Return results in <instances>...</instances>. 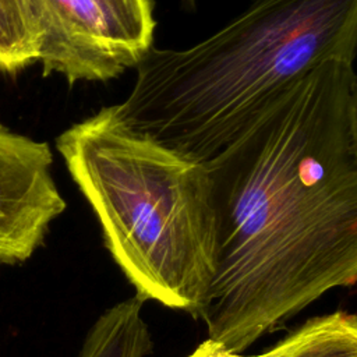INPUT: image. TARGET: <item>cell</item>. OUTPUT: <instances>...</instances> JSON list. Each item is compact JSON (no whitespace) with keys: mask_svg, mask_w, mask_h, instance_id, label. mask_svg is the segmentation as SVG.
<instances>
[{"mask_svg":"<svg viewBox=\"0 0 357 357\" xmlns=\"http://www.w3.org/2000/svg\"><path fill=\"white\" fill-rule=\"evenodd\" d=\"M213 276L198 314L241 353L357 279V74L329 60L290 84L205 163Z\"/></svg>","mask_w":357,"mask_h":357,"instance_id":"cell-1","label":"cell"},{"mask_svg":"<svg viewBox=\"0 0 357 357\" xmlns=\"http://www.w3.org/2000/svg\"><path fill=\"white\" fill-rule=\"evenodd\" d=\"M356 54L357 0H254L190 47H152L112 109L128 128L206 163L296 79Z\"/></svg>","mask_w":357,"mask_h":357,"instance_id":"cell-2","label":"cell"},{"mask_svg":"<svg viewBox=\"0 0 357 357\" xmlns=\"http://www.w3.org/2000/svg\"><path fill=\"white\" fill-rule=\"evenodd\" d=\"M56 148L135 296L197 318L216 257L205 163L128 128L112 106L64 130Z\"/></svg>","mask_w":357,"mask_h":357,"instance_id":"cell-3","label":"cell"},{"mask_svg":"<svg viewBox=\"0 0 357 357\" xmlns=\"http://www.w3.org/2000/svg\"><path fill=\"white\" fill-rule=\"evenodd\" d=\"M40 56L68 77L109 81L153 47L152 0H32Z\"/></svg>","mask_w":357,"mask_h":357,"instance_id":"cell-4","label":"cell"},{"mask_svg":"<svg viewBox=\"0 0 357 357\" xmlns=\"http://www.w3.org/2000/svg\"><path fill=\"white\" fill-rule=\"evenodd\" d=\"M47 142L0 123V264H21L43 244L52 222L66 211L52 176Z\"/></svg>","mask_w":357,"mask_h":357,"instance_id":"cell-5","label":"cell"},{"mask_svg":"<svg viewBox=\"0 0 357 357\" xmlns=\"http://www.w3.org/2000/svg\"><path fill=\"white\" fill-rule=\"evenodd\" d=\"M144 303L132 296L106 308L91 325L78 357H146L152 337L142 315Z\"/></svg>","mask_w":357,"mask_h":357,"instance_id":"cell-6","label":"cell"},{"mask_svg":"<svg viewBox=\"0 0 357 357\" xmlns=\"http://www.w3.org/2000/svg\"><path fill=\"white\" fill-rule=\"evenodd\" d=\"M265 357H357V317L336 311L307 319Z\"/></svg>","mask_w":357,"mask_h":357,"instance_id":"cell-7","label":"cell"},{"mask_svg":"<svg viewBox=\"0 0 357 357\" xmlns=\"http://www.w3.org/2000/svg\"><path fill=\"white\" fill-rule=\"evenodd\" d=\"M39 47L32 0H0V73L17 74L36 63Z\"/></svg>","mask_w":357,"mask_h":357,"instance_id":"cell-8","label":"cell"},{"mask_svg":"<svg viewBox=\"0 0 357 357\" xmlns=\"http://www.w3.org/2000/svg\"><path fill=\"white\" fill-rule=\"evenodd\" d=\"M187 357H265L264 354L258 356H243L241 353H236L227 349L223 343L216 342L213 339H206Z\"/></svg>","mask_w":357,"mask_h":357,"instance_id":"cell-9","label":"cell"},{"mask_svg":"<svg viewBox=\"0 0 357 357\" xmlns=\"http://www.w3.org/2000/svg\"><path fill=\"white\" fill-rule=\"evenodd\" d=\"M197 1H198V0H181V4H183V7H184L185 10L192 11V10H195V7H197Z\"/></svg>","mask_w":357,"mask_h":357,"instance_id":"cell-10","label":"cell"}]
</instances>
